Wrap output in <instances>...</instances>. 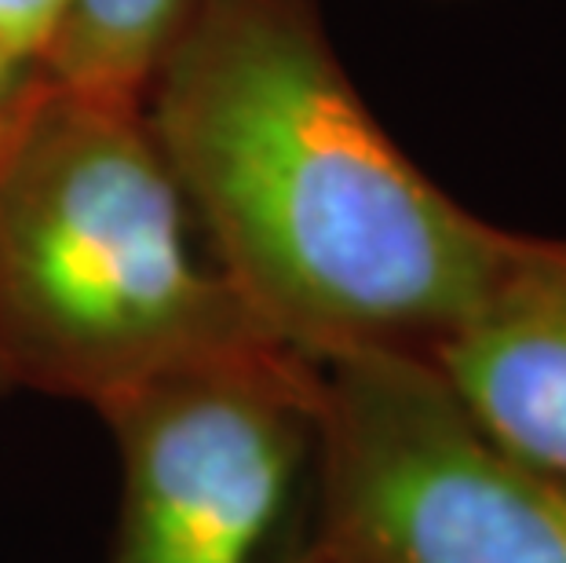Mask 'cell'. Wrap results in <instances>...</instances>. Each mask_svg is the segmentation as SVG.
<instances>
[{
  "label": "cell",
  "mask_w": 566,
  "mask_h": 563,
  "mask_svg": "<svg viewBox=\"0 0 566 563\" xmlns=\"http://www.w3.org/2000/svg\"><path fill=\"white\" fill-rule=\"evenodd\" d=\"M143 111L234 290L315 363H431L520 242L395 143L336 55L322 0H201Z\"/></svg>",
  "instance_id": "obj_1"
},
{
  "label": "cell",
  "mask_w": 566,
  "mask_h": 563,
  "mask_svg": "<svg viewBox=\"0 0 566 563\" xmlns=\"http://www.w3.org/2000/svg\"><path fill=\"white\" fill-rule=\"evenodd\" d=\"M256 341L274 337L205 242L143 103L44 77L0 139L11 385L99 410L161 369Z\"/></svg>",
  "instance_id": "obj_2"
},
{
  "label": "cell",
  "mask_w": 566,
  "mask_h": 563,
  "mask_svg": "<svg viewBox=\"0 0 566 563\" xmlns=\"http://www.w3.org/2000/svg\"><path fill=\"white\" fill-rule=\"evenodd\" d=\"M122 461L106 563H322V363L279 341L99 406Z\"/></svg>",
  "instance_id": "obj_3"
},
{
  "label": "cell",
  "mask_w": 566,
  "mask_h": 563,
  "mask_svg": "<svg viewBox=\"0 0 566 563\" xmlns=\"http://www.w3.org/2000/svg\"><path fill=\"white\" fill-rule=\"evenodd\" d=\"M322 523L344 563H566V476L486 436L428 358H329Z\"/></svg>",
  "instance_id": "obj_4"
},
{
  "label": "cell",
  "mask_w": 566,
  "mask_h": 563,
  "mask_svg": "<svg viewBox=\"0 0 566 563\" xmlns=\"http://www.w3.org/2000/svg\"><path fill=\"white\" fill-rule=\"evenodd\" d=\"M431 366L486 436L566 476V238L520 234Z\"/></svg>",
  "instance_id": "obj_5"
},
{
  "label": "cell",
  "mask_w": 566,
  "mask_h": 563,
  "mask_svg": "<svg viewBox=\"0 0 566 563\" xmlns=\"http://www.w3.org/2000/svg\"><path fill=\"white\" fill-rule=\"evenodd\" d=\"M201 0H66L44 52L63 88L143 103L154 70Z\"/></svg>",
  "instance_id": "obj_6"
},
{
  "label": "cell",
  "mask_w": 566,
  "mask_h": 563,
  "mask_svg": "<svg viewBox=\"0 0 566 563\" xmlns=\"http://www.w3.org/2000/svg\"><path fill=\"white\" fill-rule=\"evenodd\" d=\"M66 0H0V33L44 63L48 41L59 27Z\"/></svg>",
  "instance_id": "obj_7"
},
{
  "label": "cell",
  "mask_w": 566,
  "mask_h": 563,
  "mask_svg": "<svg viewBox=\"0 0 566 563\" xmlns=\"http://www.w3.org/2000/svg\"><path fill=\"white\" fill-rule=\"evenodd\" d=\"M41 77H44L41 59L22 52L19 44H11L4 33H0V117L15 111V106L41 85Z\"/></svg>",
  "instance_id": "obj_8"
},
{
  "label": "cell",
  "mask_w": 566,
  "mask_h": 563,
  "mask_svg": "<svg viewBox=\"0 0 566 563\" xmlns=\"http://www.w3.org/2000/svg\"><path fill=\"white\" fill-rule=\"evenodd\" d=\"M41 81H44V77H41ZM30 95H33V92H30ZM30 95H27V100H30ZM27 100H22V103H27ZM22 103H19V106H22ZM19 106H15V111H11V114H4V117H0V139H4V132H8V125H11V117L19 114Z\"/></svg>",
  "instance_id": "obj_9"
},
{
  "label": "cell",
  "mask_w": 566,
  "mask_h": 563,
  "mask_svg": "<svg viewBox=\"0 0 566 563\" xmlns=\"http://www.w3.org/2000/svg\"><path fill=\"white\" fill-rule=\"evenodd\" d=\"M8 388H15V385H11V374H8L4 358H0V392H8Z\"/></svg>",
  "instance_id": "obj_10"
},
{
  "label": "cell",
  "mask_w": 566,
  "mask_h": 563,
  "mask_svg": "<svg viewBox=\"0 0 566 563\" xmlns=\"http://www.w3.org/2000/svg\"><path fill=\"white\" fill-rule=\"evenodd\" d=\"M322 563H344V560H329V556H325V560H322Z\"/></svg>",
  "instance_id": "obj_11"
}]
</instances>
